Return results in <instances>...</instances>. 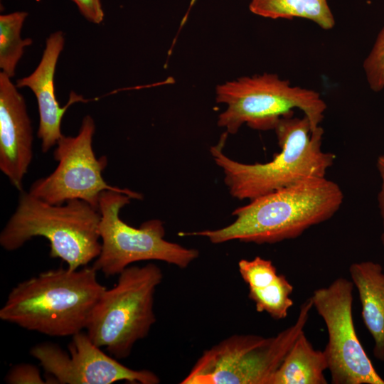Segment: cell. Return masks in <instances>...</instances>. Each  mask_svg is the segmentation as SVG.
Here are the masks:
<instances>
[{
	"mask_svg": "<svg viewBox=\"0 0 384 384\" xmlns=\"http://www.w3.org/2000/svg\"><path fill=\"white\" fill-rule=\"evenodd\" d=\"M340 186L326 177L311 178L250 201L232 213L230 225L217 230L179 233L208 238L213 244L238 240L257 244L294 239L330 219L340 208Z\"/></svg>",
	"mask_w": 384,
	"mask_h": 384,
	"instance_id": "cell-1",
	"label": "cell"
},
{
	"mask_svg": "<svg viewBox=\"0 0 384 384\" xmlns=\"http://www.w3.org/2000/svg\"><path fill=\"white\" fill-rule=\"evenodd\" d=\"M92 267L48 270L24 280L9 292L0 319L54 337L82 331L107 288Z\"/></svg>",
	"mask_w": 384,
	"mask_h": 384,
	"instance_id": "cell-2",
	"label": "cell"
},
{
	"mask_svg": "<svg viewBox=\"0 0 384 384\" xmlns=\"http://www.w3.org/2000/svg\"><path fill=\"white\" fill-rule=\"evenodd\" d=\"M281 151L267 163L244 164L234 161L223 152L228 133L210 151L222 169L224 181L232 196L250 199L293 185L302 181L325 177L333 165L335 155L321 149L324 129L312 131L309 119L287 116L276 124Z\"/></svg>",
	"mask_w": 384,
	"mask_h": 384,
	"instance_id": "cell-3",
	"label": "cell"
},
{
	"mask_svg": "<svg viewBox=\"0 0 384 384\" xmlns=\"http://www.w3.org/2000/svg\"><path fill=\"white\" fill-rule=\"evenodd\" d=\"M100 213L82 200L49 203L23 190L18 206L0 233V245L14 251L35 237L50 243V256L76 270L95 260L101 251Z\"/></svg>",
	"mask_w": 384,
	"mask_h": 384,
	"instance_id": "cell-4",
	"label": "cell"
},
{
	"mask_svg": "<svg viewBox=\"0 0 384 384\" xmlns=\"http://www.w3.org/2000/svg\"><path fill=\"white\" fill-rule=\"evenodd\" d=\"M162 279L163 273L154 263L125 268L92 313L86 327L92 341L117 360L127 358L156 322L154 294Z\"/></svg>",
	"mask_w": 384,
	"mask_h": 384,
	"instance_id": "cell-5",
	"label": "cell"
},
{
	"mask_svg": "<svg viewBox=\"0 0 384 384\" xmlns=\"http://www.w3.org/2000/svg\"><path fill=\"white\" fill-rule=\"evenodd\" d=\"M313 307L300 306L296 321L276 336L233 335L204 351L181 384H270Z\"/></svg>",
	"mask_w": 384,
	"mask_h": 384,
	"instance_id": "cell-6",
	"label": "cell"
},
{
	"mask_svg": "<svg viewBox=\"0 0 384 384\" xmlns=\"http://www.w3.org/2000/svg\"><path fill=\"white\" fill-rule=\"evenodd\" d=\"M216 102L227 105L218 125L235 134L243 124L257 130L274 129L294 109L304 112L312 131L320 126L326 104L315 90L292 86L274 73L241 77L217 86Z\"/></svg>",
	"mask_w": 384,
	"mask_h": 384,
	"instance_id": "cell-7",
	"label": "cell"
},
{
	"mask_svg": "<svg viewBox=\"0 0 384 384\" xmlns=\"http://www.w3.org/2000/svg\"><path fill=\"white\" fill-rule=\"evenodd\" d=\"M133 198L107 190L99 200V233L101 251L92 267L106 277L119 275L131 264L145 260L163 261L186 268L199 255L198 250L184 247L164 239V223L158 219L132 227L119 217L120 210Z\"/></svg>",
	"mask_w": 384,
	"mask_h": 384,
	"instance_id": "cell-8",
	"label": "cell"
},
{
	"mask_svg": "<svg viewBox=\"0 0 384 384\" xmlns=\"http://www.w3.org/2000/svg\"><path fill=\"white\" fill-rule=\"evenodd\" d=\"M95 132L93 118L86 115L76 136L63 135L53 152V158L58 161L55 169L48 176L36 180L28 192L49 203L60 205L78 199L97 209L101 193L107 190L141 199L140 193L110 186L104 180L102 173L107 159L95 156L92 149Z\"/></svg>",
	"mask_w": 384,
	"mask_h": 384,
	"instance_id": "cell-9",
	"label": "cell"
},
{
	"mask_svg": "<svg viewBox=\"0 0 384 384\" xmlns=\"http://www.w3.org/2000/svg\"><path fill=\"white\" fill-rule=\"evenodd\" d=\"M353 284L344 277L316 289L310 297L326 324L324 350L334 384H384L356 332L353 319Z\"/></svg>",
	"mask_w": 384,
	"mask_h": 384,
	"instance_id": "cell-10",
	"label": "cell"
},
{
	"mask_svg": "<svg viewBox=\"0 0 384 384\" xmlns=\"http://www.w3.org/2000/svg\"><path fill=\"white\" fill-rule=\"evenodd\" d=\"M71 337L68 353L50 343L37 344L30 351L50 375V383L112 384L123 380L159 383V378L152 371L129 368L104 353L87 333L80 331Z\"/></svg>",
	"mask_w": 384,
	"mask_h": 384,
	"instance_id": "cell-11",
	"label": "cell"
},
{
	"mask_svg": "<svg viewBox=\"0 0 384 384\" xmlns=\"http://www.w3.org/2000/svg\"><path fill=\"white\" fill-rule=\"evenodd\" d=\"M0 73V170L18 191L32 161L33 134L26 101Z\"/></svg>",
	"mask_w": 384,
	"mask_h": 384,
	"instance_id": "cell-12",
	"label": "cell"
},
{
	"mask_svg": "<svg viewBox=\"0 0 384 384\" xmlns=\"http://www.w3.org/2000/svg\"><path fill=\"white\" fill-rule=\"evenodd\" d=\"M65 38L62 31L52 33L46 39L41 61L34 71L27 77L17 80L16 87H28L35 95L39 112L38 137L41 150L48 152L63 137L61 122L68 108L75 102L82 101V96L74 92L65 106L60 107L55 97L54 76L57 62L63 49Z\"/></svg>",
	"mask_w": 384,
	"mask_h": 384,
	"instance_id": "cell-13",
	"label": "cell"
},
{
	"mask_svg": "<svg viewBox=\"0 0 384 384\" xmlns=\"http://www.w3.org/2000/svg\"><path fill=\"white\" fill-rule=\"evenodd\" d=\"M349 274L361 304L364 324L374 341L373 356L384 361V269L373 261L353 263Z\"/></svg>",
	"mask_w": 384,
	"mask_h": 384,
	"instance_id": "cell-14",
	"label": "cell"
},
{
	"mask_svg": "<svg viewBox=\"0 0 384 384\" xmlns=\"http://www.w3.org/2000/svg\"><path fill=\"white\" fill-rule=\"evenodd\" d=\"M328 361L324 351L315 350L304 331L297 338L270 384H326L324 372Z\"/></svg>",
	"mask_w": 384,
	"mask_h": 384,
	"instance_id": "cell-15",
	"label": "cell"
},
{
	"mask_svg": "<svg viewBox=\"0 0 384 384\" xmlns=\"http://www.w3.org/2000/svg\"><path fill=\"white\" fill-rule=\"evenodd\" d=\"M249 9L252 14L267 18L308 19L324 30L335 26L327 0H250Z\"/></svg>",
	"mask_w": 384,
	"mask_h": 384,
	"instance_id": "cell-16",
	"label": "cell"
},
{
	"mask_svg": "<svg viewBox=\"0 0 384 384\" xmlns=\"http://www.w3.org/2000/svg\"><path fill=\"white\" fill-rule=\"evenodd\" d=\"M28 16L25 11H16L0 16V68L10 78L16 73L17 63L24 48L32 44L31 38L22 39L21 28Z\"/></svg>",
	"mask_w": 384,
	"mask_h": 384,
	"instance_id": "cell-17",
	"label": "cell"
},
{
	"mask_svg": "<svg viewBox=\"0 0 384 384\" xmlns=\"http://www.w3.org/2000/svg\"><path fill=\"white\" fill-rule=\"evenodd\" d=\"M293 286L284 274H278L272 283L261 288H249L248 297L259 312H267L272 319H284L293 305L290 295Z\"/></svg>",
	"mask_w": 384,
	"mask_h": 384,
	"instance_id": "cell-18",
	"label": "cell"
},
{
	"mask_svg": "<svg viewBox=\"0 0 384 384\" xmlns=\"http://www.w3.org/2000/svg\"><path fill=\"white\" fill-rule=\"evenodd\" d=\"M238 268L242 279L249 288L265 287L274 281L278 276L272 262L260 257L240 260Z\"/></svg>",
	"mask_w": 384,
	"mask_h": 384,
	"instance_id": "cell-19",
	"label": "cell"
},
{
	"mask_svg": "<svg viewBox=\"0 0 384 384\" xmlns=\"http://www.w3.org/2000/svg\"><path fill=\"white\" fill-rule=\"evenodd\" d=\"M363 68L368 84L374 92L384 89V26L379 32L375 43L365 58Z\"/></svg>",
	"mask_w": 384,
	"mask_h": 384,
	"instance_id": "cell-20",
	"label": "cell"
},
{
	"mask_svg": "<svg viewBox=\"0 0 384 384\" xmlns=\"http://www.w3.org/2000/svg\"><path fill=\"white\" fill-rule=\"evenodd\" d=\"M9 384H45L39 370L31 364H18L14 366L5 378Z\"/></svg>",
	"mask_w": 384,
	"mask_h": 384,
	"instance_id": "cell-21",
	"label": "cell"
},
{
	"mask_svg": "<svg viewBox=\"0 0 384 384\" xmlns=\"http://www.w3.org/2000/svg\"><path fill=\"white\" fill-rule=\"evenodd\" d=\"M78 6L82 15L93 23H100L104 18L100 0H72Z\"/></svg>",
	"mask_w": 384,
	"mask_h": 384,
	"instance_id": "cell-22",
	"label": "cell"
},
{
	"mask_svg": "<svg viewBox=\"0 0 384 384\" xmlns=\"http://www.w3.org/2000/svg\"><path fill=\"white\" fill-rule=\"evenodd\" d=\"M376 166L381 181L378 200L379 209L383 220V233L381 235V241L384 250V154L378 156Z\"/></svg>",
	"mask_w": 384,
	"mask_h": 384,
	"instance_id": "cell-23",
	"label": "cell"
}]
</instances>
